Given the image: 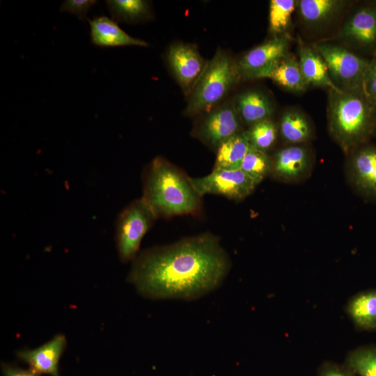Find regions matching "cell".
Wrapping results in <instances>:
<instances>
[{
	"instance_id": "obj_1",
	"label": "cell",
	"mask_w": 376,
	"mask_h": 376,
	"mask_svg": "<svg viewBox=\"0 0 376 376\" xmlns=\"http://www.w3.org/2000/svg\"><path fill=\"white\" fill-rule=\"evenodd\" d=\"M230 267L219 238L205 233L143 251L127 281L148 299L194 300L219 288Z\"/></svg>"
},
{
	"instance_id": "obj_2",
	"label": "cell",
	"mask_w": 376,
	"mask_h": 376,
	"mask_svg": "<svg viewBox=\"0 0 376 376\" xmlns=\"http://www.w3.org/2000/svg\"><path fill=\"white\" fill-rule=\"evenodd\" d=\"M142 198L157 217L194 214L201 207V196L187 176L165 158L157 156L142 175Z\"/></svg>"
},
{
	"instance_id": "obj_3",
	"label": "cell",
	"mask_w": 376,
	"mask_h": 376,
	"mask_svg": "<svg viewBox=\"0 0 376 376\" xmlns=\"http://www.w3.org/2000/svg\"><path fill=\"white\" fill-rule=\"evenodd\" d=\"M329 132L345 152L366 144L376 130V105L361 90H329Z\"/></svg>"
},
{
	"instance_id": "obj_4",
	"label": "cell",
	"mask_w": 376,
	"mask_h": 376,
	"mask_svg": "<svg viewBox=\"0 0 376 376\" xmlns=\"http://www.w3.org/2000/svg\"><path fill=\"white\" fill-rule=\"evenodd\" d=\"M240 79L236 63L226 52L218 49L190 93L186 108L187 115L209 111L217 104Z\"/></svg>"
},
{
	"instance_id": "obj_5",
	"label": "cell",
	"mask_w": 376,
	"mask_h": 376,
	"mask_svg": "<svg viewBox=\"0 0 376 376\" xmlns=\"http://www.w3.org/2000/svg\"><path fill=\"white\" fill-rule=\"evenodd\" d=\"M157 218L142 198L132 201L120 212L116 221L115 240L122 262L136 258L143 237Z\"/></svg>"
},
{
	"instance_id": "obj_6",
	"label": "cell",
	"mask_w": 376,
	"mask_h": 376,
	"mask_svg": "<svg viewBox=\"0 0 376 376\" xmlns=\"http://www.w3.org/2000/svg\"><path fill=\"white\" fill-rule=\"evenodd\" d=\"M315 49L323 58L332 81L336 86L338 84V88L346 91L362 89L371 61L338 45L322 43L316 45Z\"/></svg>"
},
{
	"instance_id": "obj_7",
	"label": "cell",
	"mask_w": 376,
	"mask_h": 376,
	"mask_svg": "<svg viewBox=\"0 0 376 376\" xmlns=\"http://www.w3.org/2000/svg\"><path fill=\"white\" fill-rule=\"evenodd\" d=\"M191 183L202 197L218 194L230 199H244L254 190L258 183L241 169H213L201 178H190Z\"/></svg>"
},
{
	"instance_id": "obj_8",
	"label": "cell",
	"mask_w": 376,
	"mask_h": 376,
	"mask_svg": "<svg viewBox=\"0 0 376 376\" xmlns=\"http://www.w3.org/2000/svg\"><path fill=\"white\" fill-rule=\"evenodd\" d=\"M288 40L274 37L245 54L237 62L240 77L244 79L267 77L275 66L288 55Z\"/></svg>"
},
{
	"instance_id": "obj_9",
	"label": "cell",
	"mask_w": 376,
	"mask_h": 376,
	"mask_svg": "<svg viewBox=\"0 0 376 376\" xmlns=\"http://www.w3.org/2000/svg\"><path fill=\"white\" fill-rule=\"evenodd\" d=\"M240 118L234 105H224L211 111L200 123L196 136L216 149L227 139L241 132Z\"/></svg>"
},
{
	"instance_id": "obj_10",
	"label": "cell",
	"mask_w": 376,
	"mask_h": 376,
	"mask_svg": "<svg viewBox=\"0 0 376 376\" xmlns=\"http://www.w3.org/2000/svg\"><path fill=\"white\" fill-rule=\"evenodd\" d=\"M169 64L185 93H191L206 63L193 45L175 43L169 49Z\"/></svg>"
},
{
	"instance_id": "obj_11",
	"label": "cell",
	"mask_w": 376,
	"mask_h": 376,
	"mask_svg": "<svg viewBox=\"0 0 376 376\" xmlns=\"http://www.w3.org/2000/svg\"><path fill=\"white\" fill-rule=\"evenodd\" d=\"M348 165V177L362 196L376 200V147L364 144L354 151Z\"/></svg>"
},
{
	"instance_id": "obj_12",
	"label": "cell",
	"mask_w": 376,
	"mask_h": 376,
	"mask_svg": "<svg viewBox=\"0 0 376 376\" xmlns=\"http://www.w3.org/2000/svg\"><path fill=\"white\" fill-rule=\"evenodd\" d=\"M66 344L65 336L59 334L36 348L17 351L16 356L37 375L61 376L58 364Z\"/></svg>"
},
{
	"instance_id": "obj_13",
	"label": "cell",
	"mask_w": 376,
	"mask_h": 376,
	"mask_svg": "<svg viewBox=\"0 0 376 376\" xmlns=\"http://www.w3.org/2000/svg\"><path fill=\"white\" fill-rule=\"evenodd\" d=\"M342 36L359 49L376 51V7L357 10L344 24Z\"/></svg>"
},
{
	"instance_id": "obj_14",
	"label": "cell",
	"mask_w": 376,
	"mask_h": 376,
	"mask_svg": "<svg viewBox=\"0 0 376 376\" xmlns=\"http://www.w3.org/2000/svg\"><path fill=\"white\" fill-rule=\"evenodd\" d=\"M310 166L311 159L306 148L299 145H292L276 152L272 159L271 173L279 180L296 181L306 175Z\"/></svg>"
},
{
	"instance_id": "obj_15",
	"label": "cell",
	"mask_w": 376,
	"mask_h": 376,
	"mask_svg": "<svg viewBox=\"0 0 376 376\" xmlns=\"http://www.w3.org/2000/svg\"><path fill=\"white\" fill-rule=\"evenodd\" d=\"M91 26V42L98 47H113L127 45L147 47L146 41L134 38L109 17L102 15L88 19Z\"/></svg>"
},
{
	"instance_id": "obj_16",
	"label": "cell",
	"mask_w": 376,
	"mask_h": 376,
	"mask_svg": "<svg viewBox=\"0 0 376 376\" xmlns=\"http://www.w3.org/2000/svg\"><path fill=\"white\" fill-rule=\"evenodd\" d=\"M299 54L300 69L308 85L340 90L332 81L325 61L315 48L299 42Z\"/></svg>"
},
{
	"instance_id": "obj_17",
	"label": "cell",
	"mask_w": 376,
	"mask_h": 376,
	"mask_svg": "<svg viewBox=\"0 0 376 376\" xmlns=\"http://www.w3.org/2000/svg\"><path fill=\"white\" fill-rule=\"evenodd\" d=\"M234 107L240 120L251 125L269 119L274 112L269 98L256 90L239 94L235 98Z\"/></svg>"
},
{
	"instance_id": "obj_18",
	"label": "cell",
	"mask_w": 376,
	"mask_h": 376,
	"mask_svg": "<svg viewBox=\"0 0 376 376\" xmlns=\"http://www.w3.org/2000/svg\"><path fill=\"white\" fill-rule=\"evenodd\" d=\"M345 311L357 329L376 331V288L353 295L346 304Z\"/></svg>"
},
{
	"instance_id": "obj_19",
	"label": "cell",
	"mask_w": 376,
	"mask_h": 376,
	"mask_svg": "<svg viewBox=\"0 0 376 376\" xmlns=\"http://www.w3.org/2000/svg\"><path fill=\"white\" fill-rule=\"evenodd\" d=\"M250 146L244 132H241L227 139L217 149L214 169H240Z\"/></svg>"
},
{
	"instance_id": "obj_20",
	"label": "cell",
	"mask_w": 376,
	"mask_h": 376,
	"mask_svg": "<svg viewBox=\"0 0 376 376\" xmlns=\"http://www.w3.org/2000/svg\"><path fill=\"white\" fill-rule=\"evenodd\" d=\"M267 78L292 91H304L308 86L302 75L299 62L288 55L275 66Z\"/></svg>"
},
{
	"instance_id": "obj_21",
	"label": "cell",
	"mask_w": 376,
	"mask_h": 376,
	"mask_svg": "<svg viewBox=\"0 0 376 376\" xmlns=\"http://www.w3.org/2000/svg\"><path fill=\"white\" fill-rule=\"evenodd\" d=\"M279 131L282 139L292 144L305 142L311 134V126L306 117L295 110L287 111L283 114Z\"/></svg>"
},
{
	"instance_id": "obj_22",
	"label": "cell",
	"mask_w": 376,
	"mask_h": 376,
	"mask_svg": "<svg viewBox=\"0 0 376 376\" xmlns=\"http://www.w3.org/2000/svg\"><path fill=\"white\" fill-rule=\"evenodd\" d=\"M297 2L300 16L310 24L327 22L340 11L343 3L336 0H301Z\"/></svg>"
},
{
	"instance_id": "obj_23",
	"label": "cell",
	"mask_w": 376,
	"mask_h": 376,
	"mask_svg": "<svg viewBox=\"0 0 376 376\" xmlns=\"http://www.w3.org/2000/svg\"><path fill=\"white\" fill-rule=\"evenodd\" d=\"M106 5L113 20L136 22L150 17L149 3L141 0H107Z\"/></svg>"
},
{
	"instance_id": "obj_24",
	"label": "cell",
	"mask_w": 376,
	"mask_h": 376,
	"mask_svg": "<svg viewBox=\"0 0 376 376\" xmlns=\"http://www.w3.org/2000/svg\"><path fill=\"white\" fill-rule=\"evenodd\" d=\"M344 365L357 376H376V346H361L350 351Z\"/></svg>"
},
{
	"instance_id": "obj_25",
	"label": "cell",
	"mask_w": 376,
	"mask_h": 376,
	"mask_svg": "<svg viewBox=\"0 0 376 376\" xmlns=\"http://www.w3.org/2000/svg\"><path fill=\"white\" fill-rule=\"evenodd\" d=\"M240 169L258 185L271 173L272 159L266 152L250 146L242 161Z\"/></svg>"
},
{
	"instance_id": "obj_26",
	"label": "cell",
	"mask_w": 376,
	"mask_h": 376,
	"mask_svg": "<svg viewBox=\"0 0 376 376\" xmlns=\"http://www.w3.org/2000/svg\"><path fill=\"white\" fill-rule=\"evenodd\" d=\"M244 132L251 147L266 152L276 139L277 127L272 120L267 119L251 125Z\"/></svg>"
},
{
	"instance_id": "obj_27",
	"label": "cell",
	"mask_w": 376,
	"mask_h": 376,
	"mask_svg": "<svg viewBox=\"0 0 376 376\" xmlns=\"http://www.w3.org/2000/svg\"><path fill=\"white\" fill-rule=\"evenodd\" d=\"M297 1L294 0H272L269 3V30L277 34L288 26Z\"/></svg>"
},
{
	"instance_id": "obj_28",
	"label": "cell",
	"mask_w": 376,
	"mask_h": 376,
	"mask_svg": "<svg viewBox=\"0 0 376 376\" xmlns=\"http://www.w3.org/2000/svg\"><path fill=\"white\" fill-rule=\"evenodd\" d=\"M97 3L95 0H65L60 8L62 12L76 15L80 20L85 19L90 9Z\"/></svg>"
},
{
	"instance_id": "obj_29",
	"label": "cell",
	"mask_w": 376,
	"mask_h": 376,
	"mask_svg": "<svg viewBox=\"0 0 376 376\" xmlns=\"http://www.w3.org/2000/svg\"><path fill=\"white\" fill-rule=\"evenodd\" d=\"M362 91L366 97L376 105V59L370 61V64L365 74Z\"/></svg>"
},
{
	"instance_id": "obj_30",
	"label": "cell",
	"mask_w": 376,
	"mask_h": 376,
	"mask_svg": "<svg viewBox=\"0 0 376 376\" xmlns=\"http://www.w3.org/2000/svg\"><path fill=\"white\" fill-rule=\"evenodd\" d=\"M319 376H357L345 365L331 362L324 363L319 370Z\"/></svg>"
},
{
	"instance_id": "obj_31",
	"label": "cell",
	"mask_w": 376,
	"mask_h": 376,
	"mask_svg": "<svg viewBox=\"0 0 376 376\" xmlns=\"http://www.w3.org/2000/svg\"><path fill=\"white\" fill-rule=\"evenodd\" d=\"M1 368L3 376H40L29 369H23L4 362L1 363Z\"/></svg>"
}]
</instances>
